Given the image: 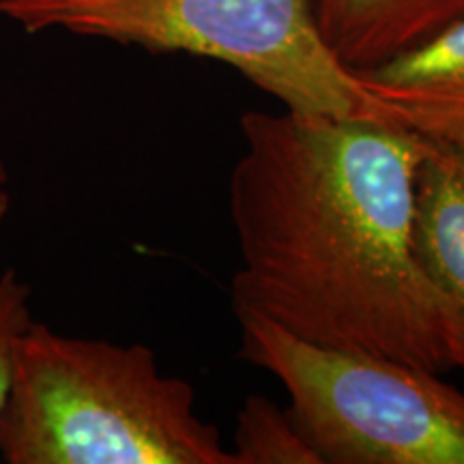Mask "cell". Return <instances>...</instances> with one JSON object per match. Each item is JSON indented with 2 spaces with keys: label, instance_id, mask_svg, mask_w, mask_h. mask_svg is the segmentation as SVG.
I'll list each match as a JSON object with an SVG mask.
<instances>
[{
  "label": "cell",
  "instance_id": "cell-1",
  "mask_svg": "<svg viewBox=\"0 0 464 464\" xmlns=\"http://www.w3.org/2000/svg\"><path fill=\"white\" fill-rule=\"evenodd\" d=\"M230 174L237 316L314 344L454 368L443 304L413 254L426 140L370 119L247 112Z\"/></svg>",
  "mask_w": 464,
  "mask_h": 464
},
{
  "label": "cell",
  "instance_id": "cell-2",
  "mask_svg": "<svg viewBox=\"0 0 464 464\" xmlns=\"http://www.w3.org/2000/svg\"><path fill=\"white\" fill-rule=\"evenodd\" d=\"M7 464H235L188 381L144 344L75 338L33 321L0 411Z\"/></svg>",
  "mask_w": 464,
  "mask_h": 464
},
{
  "label": "cell",
  "instance_id": "cell-3",
  "mask_svg": "<svg viewBox=\"0 0 464 464\" xmlns=\"http://www.w3.org/2000/svg\"><path fill=\"white\" fill-rule=\"evenodd\" d=\"M0 17L31 34L65 31L211 58L293 114L382 123L355 72L323 42L314 0H0Z\"/></svg>",
  "mask_w": 464,
  "mask_h": 464
},
{
  "label": "cell",
  "instance_id": "cell-4",
  "mask_svg": "<svg viewBox=\"0 0 464 464\" xmlns=\"http://www.w3.org/2000/svg\"><path fill=\"white\" fill-rule=\"evenodd\" d=\"M241 355L286 387L323 464H464V393L420 368L314 344L263 316H239Z\"/></svg>",
  "mask_w": 464,
  "mask_h": 464
},
{
  "label": "cell",
  "instance_id": "cell-5",
  "mask_svg": "<svg viewBox=\"0 0 464 464\" xmlns=\"http://www.w3.org/2000/svg\"><path fill=\"white\" fill-rule=\"evenodd\" d=\"M355 75L382 123L464 153V15Z\"/></svg>",
  "mask_w": 464,
  "mask_h": 464
},
{
  "label": "cell",
  "instance_id": "cell-6",
  "mask_svg": "<svg viewBox=\"0 0 464 464\" xmlns=\"http://www.w3.org/2000/svg\"><path fill=\"white\" fill-rule=\"evenodd\" d=\"M413 254L443 304L451 363L464 370V153L460 150L430 144L423 155L415 181Z\"/></svg>",
  "mask_w": 464,
  "mask_h": 464
},
{
  "label": "cell",
  "instance_id": "cell-7",
  "mask_svg": "<svg viewBox=\"0 0 464 464\" xmlns=\"http://www.w3.org/2000/svg\"><path fill=\"white\" fill-rule=\"evenodd\" d=\"M323 42L351 72L415 48L464 15V0H314Z\"/></svg>",
  "mask_w": 464,
  "mask_h": 464
},
{
  "label": "cell",
  "instance_id": "cell-8",
  "mask_svg": "<svg viewBox=\"0 0 464 464\" xmlns=\"http://www.w3.org/2000/svg\"><path fill=\"white\" fill-rule=\"evenodd\" d=\"M235 464H323L288 409L265 396H249L237 415Z\"/></svg>",
  "mask_w": 464,
  "mask_h": 464
},
{
  "label": "cell",
  "instance_id": "cell-9",
  "mask_svg": "<svg viewBox=\"0 0 464 464\" xmlns=\"http://www.w3.org/2000/svg\"><path fill=\"white\" fill-rule=\"evenodd\" d=\"M31 286L15 269L0 274V411L7 402L20 342L33 324Z\"/></svg>",
  "mask_w": 464,
  "mask_h": 464
},
{
  "label": "cell",
  "instance_id": "cell-10",
  "mask_svg": "<svg viewBox=\"0 0 464 464\" xmlns=\"http://www.w3.org/2000/svg\"><path fill=\"white\" fill-rule=\"evenodd\" d=\"M9 211H11V198H9V194H7V191L0 189V222H3V219L9 216Z\"/></svg>",
  "mask_w": 464,
  "mask_h": 464
},
{
  "label": "cell",
  "instance_id": "cell-11",
  "mask_svg": "<svg viewBox=\"0 0 464 464\" xmlns=\"http://www.w3.org/2000/svg\"><path fill=\"white\" fill-rule=\"evenodd\" d=\"M7 183H9V170H7V164H5L3 158H0V188Z\"/></svg>",
  "mask_w": 464,
  "mask_h": 464
}]
</instances>
